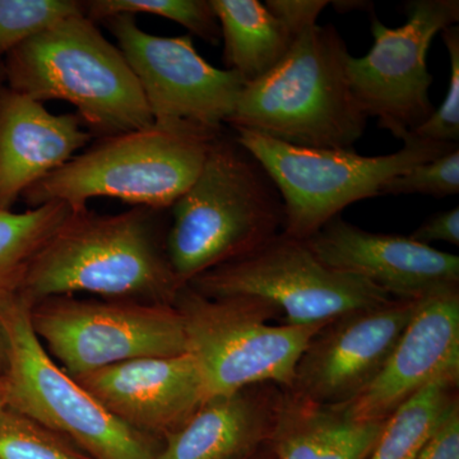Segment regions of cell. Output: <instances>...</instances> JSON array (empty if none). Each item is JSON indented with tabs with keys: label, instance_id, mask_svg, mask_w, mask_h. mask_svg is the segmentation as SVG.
Segmentation results:
<instances>
[{
	"label": "cell",
	"instance_id": "cell-1",
	"mask_svg": "<svg viewBox=\"0 0 459 459\" xmlns=\"http://www.w3.org/2000/svg\"><path fill=\"white\" fill-rule=\"evenodd\" d=\"M170 211H74L32 259L20 295L30 305L92 294L108 300L174 305L183 286L166 250Z\"/></svg>",
	"mask_w": 459,
	"mask_h": 459
},
{
	"label": "cell",
	"instance_id": "cell-2",
	"mask_svg": "<svg viewBox=\"0 0 459 459\" xmlns=\"http://www.w3.org/2000/svg\"><path fill=\"white\" fill-rule=\"evenodd\" d=\"M166 250L186 286L204 272L255 252L283 231L285 204L261 162L225 132L170 210Z\"/></svg>",
	"mask_w": 459,
	"mask_h": 459
},
{
	"label": "cell",
	"instance_id": "cell-3",
	"mask_svg": "<svg viewBox=\"0 0 459 459\" xmlns=\"http://www.w3.org/2000/svg\"><path fill=\"white\" fill-rule=\"evenodd\" d=\"M350 56L336 27H307L276 68L246 84L228 126L292 146L353 150L369 117L350 86Z\"/></svg>",
	"mask_w": 459,
	"mask_h": 459
},
{
	"label": "cell",
	"instance_id": "cell-4",
	"mask_svg": "<svg viewBox=\"0 0 459 459\" xmlns=\"http://www.w3.org/2000/svg\"><path fill=\"white\" fill-rule=\"evenodd\" d=\"M2 63L8 89L42 104L69 102L99 140L153 124L122 51L84 13L65 18L20 45Z\"/></svg>",
	"mask_w": 459,
	"mask_h": 459
},
{
	"label": "cell",
	"instance_id": "cell-5",
	"mask_svg": "<svg viewBox=\"0 0 459 459\" xmlns=\"http://www.w3.org/2000/svg\"><path fill=\"white\" fill-rule=\"evenodd\" d=\"M222 132L189 124H157L100 138L84 152L23 193L30 208L62 202L74 211L90 199H119L133 207L170 210L204 168Z\"/></svg>",
	"mask_w": 459,
	"mask_h": 459
},
{
	"label": "cell",
	"instance_id": "cell-6",
	"mask_svg": "<svg viewBox=\"0 0 459 459\" xmlns=\"http://www.w3.org/2000/svg\"><path fill=\"white\" fill-rule=\"evenodd\" d=\"M30 307L20 294L0 300L5 407L68 437L92 459H157L164 440L115 418L59 367L33 332Z\"/></svg>",
	"mask_w": 459,
	"mask_h": 459
},
{
	"label": "cell",
	"instance_id": "cell-7",
	"mask_svg": "<svg viewBox=\"0 0 459 459\" xmlns=\"http://www.w3.org/2000/svg\"><path fill=\"white\" fill-rule=\"evenodd\" d=\"M174 305L207 398L256 385L289 389L301 353L325 325H272L281 316L273 304L247 296L207 298L189 286Z\"/></svg>",
	"mask_w": 459,
	"mask_h": 459
},
{
	"label": "cell",
	"instance_id": "cell-8",
	"mask_svg": "<svg viewBox=\"0 0 459 459\" xmlns=\"http://www.w3.org/2000/svg\"><path fill=\"white\" fill-rule=\"evenodd\" d=\"M232 131L276 183L285 204L283 232L300 240L350 204L380 195L386 181L458 147L411 134L397 152L361 156L355 150L298 147L247 129Z\"/></svg>",
	"mask_w": 459,
	"mask_h": 459
},
{
	"label": "cell",
	"instance_id": "cell-9",
	"mask_svg": "<svg viewBox=\"0 0 459 459\" xmlns=\"http://www.w3.org/2000/svg\"><path fill=\"white\" fill-rule=\"evenodd\" d=\"M186 286L207 298L262 299L279 307L283 325H327L343 314L394 299L368 281L332 270L307 241L283 231Z\"/></svg>",
	"mask_w": 459,
	"mask_h": 459
},
{
	"label": "cell",
	"instance_id": "cell-10",
	"mask_svg": "<svg viewBox=\"0 0 459 459\" xmlns=\"http://www.w3.org/2000/svg\"><path fill=\"white\" fill-rule=\"evenodd\" d=\"M30 320L42 346L71 377L188 352L175 305L54 296L32 304Z\"/></svg>",
	"mask_w": 459,
	"mask_h": 459
},
{
	"label": "cell",
	"instance_id": "cell-11",
	"mask_svg": "<svg viewBox=\"0 0 459 459\" xmlns=\"http://www.w3.org/2000/svg\"><path fill=\"white\" fill-rule=\"evenodd\" d=\"M406 13V23L395 29L371 18L373 47L347 62L350 86L364 113L401 141L434 113L428 51L437 33L457 25L459 2L412 0Z\"/></svg>",
	"mask_w": 459,
	"mask_h": 459
},
{
	"label": "cell",
	"instance_id": "cell-12",
	"mask_svg": "<svg viewBox=\"0 0 459 459\" xmlns=\"http://www.w3.org/2000/svg\"><path fill=\"white\" fill-rule=\"evenodd\" d=\"M104 25L137 78L153 123L223 131L247 84L237 72L205 62L190 35H152L129 14L108 18Z\"/></svg>",
	"mask_w": 459,
	"mask_h": 459
},
{
	"label": "cell",
	"instance_id": "cell-13",
	"mask_svg": "<svg viewBox=\"0 0 459 459\" xmlns=\"http://www.w3.org/2000/svg\"><path fill=\"white\" fill-rule=\"evenodd\" d=\"M419 301L392 299L323 325L301 353L287 391L327 406L349 403L385 367Z\"/></svg>",
	"mask_w": 459,
	"mask_h": 459
},
{
	"label": "cell",
	"instance_id": "cell-14",
	"mask_svg": "<svg viewBox=\"0 0 459 459\" xmlns=\"http://www.w3.org/2000/svg\"><path fill=\"white\" fill-rule=\"evenodd\" d=\"M443 377L459 380V286L420 299L379 376L340 406L359 421H385L402 403Z\"/></svg>",
	"mask_w": 459,
	"mask_h": 459
},
{
	"label": "cell",
	"instance_id": "cell-15",
	"mask_svg": "<svg viewBox=\"0 0 459 459\" xmlns=\"http://www.w3.org/2000/svg\"><path fill=\"white\" fill-rule=\"evenodd\" d=\"M332 270L373 283L391 298L419 300L459 286V258L402 235L376 234L336 216L305 240Z\"/></svg>",
	"mask_w": 459,
	"mask_h": 459
},
{
	"label": "cell",
	"instance_id": "cell-16",
	"mask_svg": "<svg viewBox=\"0 0 459 459\" xmlns=\"http://www.w3.org/2000/svg\"><path fill=\"white\" fill-rule=\"evenodd\" d=\"M72 377L124 424L161 440L207 400L201 371L188 352L133 359Z\"/></svg>",
	"mask_w": 459,
	"mask_h": 459
},
{
	"label": "cell",
	"instance_id": "cell-17",
	"mask_svg": "<svg viewBox=\"0 0 459 459\" xmlns=\"http://www.w3.org/2000/svg\"><path fill=\"white\" fill-rule=\"evenodd\" d=\"M77 114H51L44 104L0 90V212L12 211L38 181L86 147L92 134Z\"/></svg>",
	"mask_w": 459,
	"mask_h": 459
},
{
	"label": "cell",
	"instance_id": "cell-18",
	"mask_svg": "<svg viewBox=\"0 0 459 459\" xmlns=\"http://www.w3.org/2000/svg\"><path fill=\"white\" fill-rule=\"evenodd\" d=\"M283 388L247 386L207 398L164 439L157 459H243L270 443Z\"/></svg>",
	"mask_w": 459,
	"mask_h": 459
},
{
	"label": "cell",
	"instance_id": "cell-19",
	"mask_svg": "<svg viewBox=\"0 0 459 459\" xmlns=\"http://www.w3.org/2000/svg\"><path fill=\"white\" fill-rule=\"evenodd\" d=\"M385 421H359L342 406L283 389L270 448L277 459H368Z\"/></svg>",
	"mask_w": 459,
	"mask_h": 459
},
{
	"label": "cell",
	"instance_id": "cell-20",
	"mask_svg": "<svg viewBox=\"0 0 459 459\" xmlns=\"http://www.w3.org/2000/svg\"><path fill=\"white\" fill-rule=\"evenodd\" d=\"M219 20L226 69L252 83L276 68L296 36L258 0H211Z\"/></svg>",
	"mask_w": 459,
	"mask_h": 459
},
{
	"label": "cell",
	"instance_id": "cell-21",
	"mask_svg": "<svg viewBox=\"0 0 459 459\" xmlns=\"http://www.w3.org/2000/svg\"><path fill=\"white\" fill-rule=\"evenodd\" d=\"M459 380H435L385 420L368 459H418L449 410L459 402Z\"/></svg>",
	"mask_w": 459,
	"mask_h": 459
},
{
	"label": "cell",
	"instance_id": "cell-22",
	"mask_svg": "<svg viewBox=\"0 0 459 459\" xmlns=\"http://www.w3.org/2000/svg\"><path fill=\"white\" fill-rule=\"evenodd\" d=\"M72 212L62 202L0 212V300L20 294L32 259Z\"/></svg>",
	"mask_w": 459,
	"mask_h": 459
},
{
	"label": "cell",
	"instance_id": "cell-23",
	"mask_svg": "<svg viewBox=\"0 0 459 459\" xmlns=\"http://www.w3.org/2000/svg\"><path fill=\"white\" fill-rule=\"evenodd\" d=\"M83 13L95 23L119 14H151L174 21L186 27L190 36H198L210 44L221 40L211 0H89L83 2Z\"/></svg>",
	"mask_w": 459,
	"mask_h": 459
},
{
	"label": "cell",
	"instance_id": "cell-24",
	"mask_svg": "<svg viewBox=\"0 0 459 459\" xmlns=\"http://www.w3.org/2000/svg\"><path fill=\"white\" fill-rule=\"evenodd\" d=\"M0 459H92L68 437L8 409L0 410Z\"/></svg>",
	"mask_w": 459,
	"mask_h": 459
},
{
	"label": "cell",
	"instance_id": "cell-25",
	"mask_svg": "<svg viewBox=\"0 0 459 459\" xmlns=\"http://www.w3.org/2000/svg\"><path fill=\"white\" fill-rule=\"evenodd\" d=\"M82 13L78 0H0V63L20 45Z\"/></svg>",
	"mask_w": 459,
	"mask_h": 459
},
{
	"label": "cell",
	"instance_id": "cell-26",
	"mask_svg": "<svg viewBox=\"0 0 459 459\" xmlns=\"http://www.w3.org/2000/svg\"><path fill=\"white\" fill-rule=\"evenodd\" d=\"M459 192L458 147L386 181L380 195H429L443 198Z\"/></svg>",
	"mask_w": 459,
	"mask_h": 459
},
{
	"label": "cell",
	"instance_id": "cell-27",
	"mask_svg": "<svg viewBox=\"0 0 459 459\" xmlns=\"http://www.w3.org/2000/svg\"><path fill=\"white\" fill-rule=\"evenodd\" d=\"M451 62V78L442 105L434 110L427 122L412 133L421 140L439 143L458 144L459 141V27H448L442 31Z\"/></svg>",
	"mask_w": 459,
	"mask_h": 459
},
{
	"label": "cell",
	"instance_id": "cell-28",
	"mask_svg": "<svg viewBox=\"0 0 459 459\" xmlns=\"http://www.w3.org/2000/svg\"><path fill=\"white\" fill-rule=\"evenodd\" d=\"M328 4L331 2L325 0H267L264 5L296 36L316 25L319 14Z\"/></svg>",
	"mask_w": 459,
	"mask_h": 459
},
{
	"label": "cell",
	"instance_id": "cell-29",
	"mask_svg": "<svg viewBox=\"0 0 459 459\" xmlns=\"http://www.w3.org/2000/svg\"><path fill=\"white\" fill-rule=\"evenodd\" d=\"M418 459H459V402L446 413Z\"/></svg>",
	"mask_w": 459,
	"mask_h": 459
},
{
	"label": "cell",
	"instance_id": "cell-30",
	"mask_svg": "<svg viewBox=\"0 0 459 459\" xmlns=\"http://www.w3.org/2000/svg\"><path fill=\"white\" fill-rule=\"evenodd\" d=\"M413 240L430 246L433 241H444V243L459 246V208H451L448 211L431 216L427 221L422 222L412 234Z\"/></svg>",
	"mask_w": 459,
	"mask_h": 459
},
{
	"label": "cell",
	"instance_id": "cell-31",
	"mask_svg": "<svg viewBox=\"0 0 459 459\" xmlns=\"http://www.w3.org/2000/svg\"><path fill=\"white\" fill-rule=\"evenodd\" d=\"M5 369H7V343L0 328V373L4 374Z\"/></svg>",
	"mask_w": 459,
	"mask_h": 459
},
{
	"label": "cell",
	"instance_id": "cell-32",
	"mask_svg": "<svg viewBox=\"0 0 459 459\" xmlns=\"http://www.w3.org/2000/svg\"><path fill=\"white\" fill-rule=\"evenodd\" d=\"M243 459H277L274 453L272 452L270 446H262L258 451L252 453V455H247L246 458Z\"/></svg>",
	"mask_w": 459,
	"mask_h": 459
},
{
	"label": "cell",
	"instance_id": "cell-33",
	"mask_svg": "<svg viewBox=\"0 0 459 459\" xmlns=\"http://www.w3.org/2000/svg\"><path fill=\"white\" fill-rule=\"evenodd\" d=\"M5 407V380L4 374L0 373V410Z\"/></svg>",
	"mask_w": 459,
	"mask_h": 459
},
{
	"label": "cell",
	"instance_id": "cell-34",
	"mask_svg": "<svg viewBox=\"0 0 459 459\" xmlns=\"http://www.w3.org/2000/svg\"><path fill=\"white\" fill-rule=\"evenodd\" d=\"M4 71H3V63H0V90H2V87L4 86Z\"/></svg>",
	"mask_w": 459,
	"mask_h": 459
},
{
	"label": "cell",
	"instance_id": "cell-35",
	"mask_svg": "<svg viewBox=\"0 0 459 459\" xmlns=\"http://www.w3.org/2000/svg\"><path fill=\"white\" fill-rule=\"evenodd\" d=\"M358 3H356V2H347V4H349V8L350 9H352V8H355V7H353V5L358 4ZM336 4H340L341 7H338V8H340V11H342V9L344 8V5H346V2H338V3H336Z\"/></svg>",
	"mask_w": 459,
	"mask_h": 459
}]
</instances>
